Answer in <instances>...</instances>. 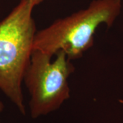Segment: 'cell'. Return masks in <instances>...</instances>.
<instances>
[{"mask_svg": "<svg viewBox=\"0 0 123 123\" xmlns=\"http://www.w3.org/2000/svg\"><path fill=\"white\" fill-rule=\"evenodd\" d=\"M122 7V0H93L86 8L37 31L34 50L52 56L63 51L71 61L80 58L93 46L98 27L101 25L112 26Z\"/></svg>", "mask_w": 123, "mask_h": 123, "instance_id": "cell-1", "label": "cell"}, {"mask_svg": "<svg viewBox=\"0 0 123 123\" xmlns=\"http://www.w3.org/2000/svg\"><path fill=\"white\" fill-rule=\"evenodd\" d=\"M30 0H20L0 21V90L25 114L22 85L36 33Z\"/></svg>", "mask_w": 123, "mask_h": 123, "instance_id": "cell-2", "label": "cell"}, {"mask_svg": "<svg viewBox=\"0 0 123 123\" xmlns=\"http://www.w3.org/2000/svg\"><path fill=\"white\" fill-rule=\"evenodd\" d=\"M54 56L33 50L24 74L23 83L30 94L29 107L33 119L56 111L70 98L68 79L75 67L63 51Z\"/></svg>", "mask_w": 123, "mask_h": 123, "instance_id": "cell-3", "label": "cell"}, {"mask_svg": "<svg viewBox=\"0 0 123 123\" xmlns=\"http://www.w3.org/2000/svg\"><path fill=\"white\" fill-rule=\"evenodd\" d=\"M44 1V0H30L31 4L33 5L34 7L38 6V5L40 4H42Z\"/></svg>", "mask_w": 123, "mask_h": 123, "instance_id": "cell-4", "label": "cell"}, {"mask_svg": "<svg viewBox=\"0 0 123 123\" xmlns=\"http://www.w3.org/2000/svg\"><path fill=\"white\" fill-rule=\"evenodd\" d=\"M4 110V104L1 101H0V113Z\"/></svg>", "mask_w": 123, "mask_h": 123, "instance_id": "cell-5", "label": "cell"}]
</instances>
